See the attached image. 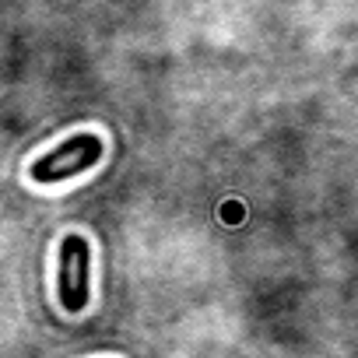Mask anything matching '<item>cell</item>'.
Returning <instances> with one entry per match:
<instances>
[{
  "label": "cell",
  "instance_id": "1",
  "mask_svg": "<svg viewBox=\"0 0 358 358\" xmlns=\"http://www.w3.org/2000/svg\"><path fill=\"white\" fill-rule=\"evenodd\" d=\"M102 137L99 134H74L67 141H60L57 148H50L46 155H39L32 165H29V176L32 183L39 187H53V183H67V179L95 169L102 162Z\"/></svg>",
  "mask_w": 358,
  "mask_h": 358
},
{
  "label": "cell",
  "instance_id": "2",
  "mask_svg": "<svg viewBox=\"0 0 358 358\" xmlns=\"http://www.w3.org/2000/svg\"><path fill=\"white\" fill-rule=\"evenodd\" d=\"M57 299L64 313H85L92 299V246L85 236L71 232L57 250Z\"/></svg>",
  "mask_w": 358,
  "mask_h": 358
}]
</instances>
